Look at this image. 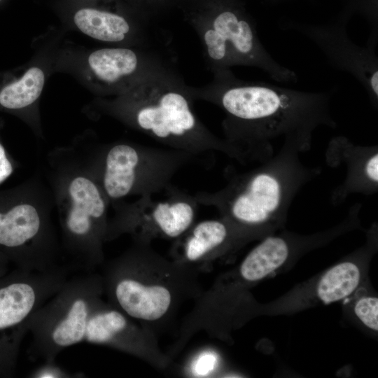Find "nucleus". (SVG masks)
Masks as SVG:
<instances>
[{
    "mask_svg": "<svg viewBox=\"0 0 378 378\" xmlns=\"http://www.w3.org/2000/svg\"><path fill=\"white\" fill-rule=\"evenodd\" d=\"M1 1V0H0V1Z\"/></svg>",
    "mask_w": 378,
    "mask_h": 378,
    "instance_id": "26",
    "label": "nucleus"
},
{
    "mask_svg": "<svg viewBox=\"0 0 378 378\" xmlns=\"http://www.w3.org/2000/svg\"><path fill=\"white\" fill-rule=\"evenodd\" d=\"M104 294L99 274L67 279L31 318L33 352L44 362H54L64 349L84 342L89 318Z\"/></svg>",
    "mask_w": 378,
    "mask_h": 378,
    "instance_id": "8",
    "label": "nucleus"
},
{
    "mask_svg": "<svg viewBox=\"0 0 378 378\" xmlns=\"http://www.w3.org/2000/svg\"><path fill=\"white\" fill-rule=\"evenodd\" d=\"M310 148L300 141H286L269 160L229 177L223 188L194 196L199 204L215 207L237 226L262 232L281 223L300 190L321 174V167L300 160V153Z\"/></svg>",
    "mask_w": 378,
    "mask_h": 378,
    "instance_id": "3",
    "label": "nucleus"
},
{
    "mask_svg": "<svg viewBox=\"0 0 378 378\" xmlns=\"http://www.w3.org/2000/svg\"><path fill=\"white\" fill-rule=\"evenodd\" d=\"M195 99L192 88L167 66L108 103L107 109L168 148L197 157L217 151L243 164L238 150L215 136L197 118Z\"/></svg>",
    "mask_w": 378,
    "mask_h": 378,
    "instance_id": "2",
    "label": "nucleus"
},
{
    "mask_svg": "<svg viewBox=\"0 0 378 378\" xmlns=\"http://www.w3.org/2000/svg\"><path fill=\"white\" fill-rule=\"evenodd\" d=\"M83 148L110 204L163 190L181 168L197 158L183 150L127 141Z\"/></svg>",
    "mask_w": 378,
    "mask_h": 378,
    "instance_id": "7",
    "label": "nucleus"
},
{
    "mask_svg": "<svg viewBox=\"0 0 378 378\" xmlns=\"http://www.w3.org/2000/svg\"><path fill=\"white\" fill-rule=\"evenodd\" d=\"M290 27L314 43L332 66L352 75L365 90L371 105L377 109L378 57L375 48L354 43L342 23L293 24Z\"/></svg>",
    "mask_w": 378,
    "mask_h": 378,
    "instance_id": "12",
    "label": "nucleus"
},
{
    "mask_svg": "<svg viewBox=\"0 0 378 378\" xmlns=\"http://www.w3.org/2000/svg\"><path fill=\"white\" fill-rule=\"evenodd\" d=\"M217 364V354L212 351L204 350L193 358L188 370L192 377H205L216 370Z\"/></svg>",
    "mask_w": 378,
    "mask_h": 378,
    "instance_id": "22",
    "label": "nucleus"
},
{
    "mask_svg": "<svg viewBox=\"0 0 378 378\" xmlns=\"http://www.w3.org/2000/svg\"><path fill=\"white\" fill-rule=\"evenodd\" d=\"M45 83L43 70L29 68L20 78L0 86V108L8 111H24L40 97Z\"/></svg>",
    "mask_w": 378,
    "mask_h": 378,
    "instance_id": "19",
    "label": "nucleus"
},
{
    "mask_svg": "<svg viewBox=\"0 0 378 378\" xmlns=\"http://www.w3.org/2000/svg\"><path fill=\"white\" fill-rule=\"evenodd\" d=\"M74 21L81 32L104 42H122L132 31L123 17L94 8L78 10L74 15Z\"/></svg>",
    "mask_w": 378,
    "mask_h": 378,
    "instance_id": "18",
    "label": "nucleus"
},
{
    "mask_svg": "<svg viewBox=\"0 0 378 378\" xmlns=\"http://www.w3.org/2000/svg\"><path fill=\"white\" fill-rule=\"evenodd\" d=\"M115 213L108 219L106 242L123 234L132 241L150 244L155 239L175 240L195 222L199 203L194 195L173 185L133 202L111 204Z\"/></svg>",
    "mask_w": 378,
    "mask_h": 378,
    "instance_id": "10",
    "label": "nucleus"
},
{
    "mask_svg": "<svg viewBox=\"0 0 378 378\" xmlns=\"http://www.w3.org/2000/svg\"><path fill=\"white\" fill-rule=\"evenodd\" d=\"M199 270L162 256L150 244L132 242L102 276L107 302L154 332L153 327L201 295Z\"/></svg>",
    "mask_w": 378,
    "mask_h": 378,
    "instance_id": "4",
    "label": "nucleus"
},
{
    "mask_svg": "<svg viewBox=\"0 0 378 378\" xmlns=\"http://www.w3.org/2000/svg\"><path fill=\"white\" fill-rule=\"evenodd\" d=\"M29 377L34 378H80L85 374L82 372H71L57 365L54 362L44 363L33 370Z\"/></svg>",
    "mask_w": 378,
    "mask_h": 378,
    "instance_id": "23",
    "label": "nucleus"
},
{
    "mask_svg": "<svg viewBox=\"0 0 378 378\" xmlns=\"http://www.w3.org/2000/svg\"><path fill=\"white\" fill-rule=\"evenodd\" d=\"M46 176L63 248L85 267L103 264L110 203L81 146L52 149L46 156Z\"/></svg>",
    "mask_w": 378,
    "mask_h": 378,
    "instance_id": "5",
    "label": "nucleus"
},
{
    "mask_svg": "<svg viewBox=\"0 0 378 378\" xmlns=\"http://www.w3.org/2000/svg\"><path fill=\"white\" fill-rule=\"evenodd\" d=\"M13 170V164L8 158L4 146L0 143V184L12 174Z\"/></svg>",
    "mask_w": 378,
    "mask_h": 378,
    "instance_id": "24",
    "label": "nucleus"
},
{
    "mask_svg": "<svg viewBox=\"0 0 378 378\" xmlns=\"http://www.w3.org/2000/svg\"><path fill=\"white\" fill-rule=\"evenodd\" d=\"M225 113V140L239 153L244 164L263 162L277 151L275 143L297 140L312 146L313 133L337 122L331 112L332 92H306L237 78L230 69L214 73L208 85L192 88Z\"/></svg>",
    "mask_w": 378,
    "mask_h": 378,
    "instance_id": "1",
    "label": "nucleus"
},
{
    "mask_svg": "<svg viewBox=\"0 0 378 378\" xmlns=\"http://www.w3.org/2000/svg\"><path fill=\"white\" fill-rule=\"evenodd\" d=\"M258 234L223 217L195 222L174 240L172 260L200 270L227 250Z\"/></svg>",
    "mask_w": 378,
    "mask_h": 378,
    "instance_id": "15",
    "label": "nucleus"
},
{
    "mask_svg": "<svg viewBox=\"0 0 378 378\" xmlns=\"http://www.w3.org/2000/svg\"><path fill=\"white\" fill-rule=\"evenodd\" d=\"M292 245L286 237L270 236L265 238L241 262L240 276L247 281L265 278L287 260Z\"/></svg>",
    "mask_w": 378,
    "mask_h": 378,
    "instance_id": "17",
    "label": "nucleus"
},
{
    "mask_svg": "<svg viewBox=\"0 0 378 378\" xmlns=\"http://www.w3.org/2000/svg\"><path fill=\"white\" fill-rule=\"evenodd\" d=\"M9 259L0 252V277L7 274L9 271Z\"/></svg>",
    "mask_w": 378,
    "mask_h": 378,
    "instance_id": "25",
    "label": "nucleus"
},
{
    "mask_svg": "<svg viewBox=\"0 0 378 378\" xmlns=\"http://www.w3.org/2000/svg\"><path fill=\"white\" fill-rule=\"evenodd\" d=\"M88 63L98 80L118 90L120 94L168 66L155 52H139L128 48L94 50L88 56Z\"/></svg>",
    "mask_w": 378,
    "mask_h": 378,
    "instance_id": "16",
    "label": "nucleus"
},
{
    "mask_svg": "<svg viewBox=\"0 0 378 378\" xmlns=\"http://www.w3.org/2000/svg\"><path fill=\"white\" fill-rule=\"evenodd\" d=\"M66 280L59 267L46 272L15 267L0 277V377L14 376L31 316Z\"/></svg>",
    "mask_w": 378,
    "mask_h": 378,
    "instance_id": "9",
    "label": "nucleus"
},
{
    "mask_svg": "<svg viewBox=\"0 0 378 378\" xmlns=\"http://www.w3.org/2000/svg\"><path fill=\"white\" fill-rule=\"evenodd\" d=\"M84 341L108 346L161 368L171 360L160 350L153 331L104 300L89 318Z\"/></svg>",
    "mask_w": 378,
    "mask_h": 378,
    "instance_id": "13",
    "label": "nucleus"
},
{
    "mask_svg": "<svg viewBox=\"0 0 378 378\" xmlns=\"http://www.w3.org/2000/svg\"><path fill=\"white\" fill-rule=\"evenodd\" d=\"M54 209L52 191L39 172L0 197V252L16 268L46 272L59 267Z\"/></svg>",
    "mask_w": 378,
    "mask_h": 378,
    "instance_id": "6",
    "label": "nucleus"
},
{
    "mask_svg": "<svg viewBox=\"0 0 378 378\" xmlns=\"http://www.w3.org/2000/svg\"><path fill=\"white\" fill-rule=\"evenodd\" d=\"M208 68L214 73L233 66L260 69L274 80L295 83L296 74L266 50L251 22L236 11L223 10L196 28Z\"/></svg>",
    "mask_w": 378,
    "mask_h": 378,
    "instance_id": "11",
    "label": "nucleus"
},
{
    "mask_svg": "<svg viewBox=\"0 0 378 378\" xmlns=\"http://www.w3.org/2000/svg\"><path fill=\"white\" fill-rule=\"evenodd\" d=\"M330 167L343 165L344 178L330 192L334 206L342 204L351 194L372 195L378 191V146H361L344 136L332 137L325 153Z\"/></svg>",
    "mask_w": 378,
    "mask_h": 378,
    "instance_id": "14",
    "label": "nucleus"
},
{
    "mask_svg": "<svg viewBox=\"0 0 378 378\" xmlns=\"http://www.w3.org/2000/svg\"><path fill=\"white\" fill-rule=\"evenodd\" d=\"M360 279V270L354 262L339 263L321 277L316 288L317 295L325 304L340 301L355 290Z\"/></svg>",
    "mask_w": 378,
    "mask_h": 378,
    "instance_id": "20",
    "label": "nucleus"
},
{
    "mask_svg": "<svg viewBox=\"0 0 378 378\" xmlns=\"http://www.w3.org/2000/svg\"><path fill=\"white\" fill-rule=\"evenodd\" d=\"M354 312L361 322L373 330H378V298L363 297L356 303Z\"/></svg>",
    "mask_w": 378,
    "mask_h": 378,
    "instance_id": "21",
    "label": "nucleus"
}]
</instances>
